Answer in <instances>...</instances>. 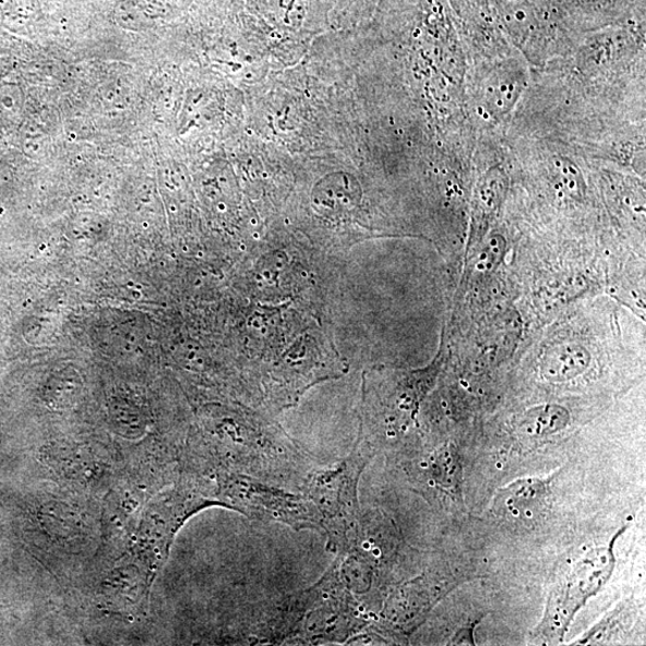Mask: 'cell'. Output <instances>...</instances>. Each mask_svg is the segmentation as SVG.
Masks as SVG:
<instances>
[{"label":"cell","mask_w":646,"mask_h":646,"mask_svg":"<svg viewBox=\"0 0 646 646\" xmlns=\"http://www.w3.org/2000/svg\"><path fill=\"white\" fill-rule=\"evenodd\" d=\"M626 529L621 528L608 545L570 559L559 570L536 630V641L542 644L564 641L577 613L612 577L617 563L614 546Z\"/></svg>","instance_id":"3957f363"},{"label":"cell","mask_w":646,"mask_h":646,"mask_svg":"<svg viewBox=\"0 0 646 646\" xmlns=\"http://www.w3.org/2000/svg\"><path fill=\"white\" fill-rule=\"evenodd\" d=\"M551 480L519 479L497 492L494 505L499 512L514 517H528L549 499Z\"/></svg>","instance_id":"52a82bcc"},{"label":"cell","mask_w":646,"mask_h":646,"mask_svg":"<svg viewBox=\"0 0 646 646\" xmlns=\"http://www.w3.org/2000/svg\"><path fill=\"white\" fill-rule=\"evenodd\" d=\"M416 471L428 487L457 495L462 481V464L454 445L441 446L427 457H422Z\"/></svg>","instance_id":"ba28073f"},{"label":"cell","mask_w":646,"mask_h":646,"mask_svg":"<svg viewBox=\"0 0 646 646\" xmlns=\"http://www.w3.org/2000/svg\"><path fill=\"white\" fill-rule=\"evenodd\" d=\"M375 455L366 443L357 440L349 455L333 466L314 469L301 488L318 509L327 549L335 555L349 549L362 512L358 500L359 480Z\"/></svg>","instance_id":"6da1fadb"},{"label":"cell","mask_w":646,"mask_h":646,"mask_svg":"<svg viewBox=\"0 0 646 646\" xmlns=\"http://www.w3.org/2000/svg\"><path fill=\"white\" fill-rule=\"evenodd\" d=\"M569 414L565 408L557 405H545L530 409L521 419L518 431L526 439L549 438L564 430L569 424Z\"/></svg>","instance_id":"9c48e42d"},{"label":"cell","mask_w":646,"mask_h":646,"mask_svg":"<svg viewBox=\"0 0 646 646\" xmlns=\"http://www.w3.org/2000/svg\"><path fill=\"white\" fill-rule=\"evenodd\" d=\"M40 521L45 529L60 539H70L81 530L82 518L64 503H49L41 509Z\"/></svg>","instance_id":"8fae6325"},{"label":"cell","mask_w":646,"mask_h":646,"mask_svg":"<svg viewBox=\"0 0 646 646\" xmlns=\"http://www.w3.org/2000/svg\"><path fill=\"white\" fill-rule=\"evenodd\" d=\"M632 605L620 603L614 611L600 621L582 638L576 641V645H601L611 643L620 633L629 627L632 621Z\"/></svg>","instance_id":"30bf717a"},{"label":"cell","mask_w":646,"mask_h":646,"mask_svg":"<svg viewBox=\"0 0 646 646\" xmlns=\"http://www.w3.org/2000/svg\"><path fill=\"white\" fill-rule=\"evenodd\" d=\"M457 579L443 570L432 569L394 588L384 598L376 619L368 629L384 644H397L412 635Z\"/></svg>","instance_id":"5b68a950"},{"label":"cell","mask_w":646,"mask_h":646,"mask_svg":"<svg viewBox=\"0 0 646 646\" xmlns=\"http://www.w3.org/2000/svg\"><path fill=\"white\" fill-rule=\"evenodd\" d=\"M400 538L393 522L380 511L360 512L349 549L335 558L344 587L372 618L383 603V582L392 569Z\"/></svg>","instance_id":"7a4b0ae2"},{"label":"cell","mask_w":646,"mask_h":646,"mask_svg":"<svg viewBox=\"0 0 646 646\" xmlns=\"http://www.w3.org/2000/svg\"><path fill=\"white\" fill-rule=\"evenodd\" d=\"M318 595L315 582L300 591L248 606L240 623V639L252 645L298 644Z\"/></svg>","instance_id":"8992f818"},{"label":"cell","mask_w":646,"mask_h":646,"mask_svg":"<svg viewBox=\"0 0 646 646\" xmlns=\"http://www.w3.org/2000/svg\"><path fill=\"white\" fill-rule=\"evenodd\" d=\"M218 501L255 521L279 524L294 530H312L323 536L318 509L302 492L235 474H219Z\"/></svg>","instance_id":"277c9868"}]
</instances>
